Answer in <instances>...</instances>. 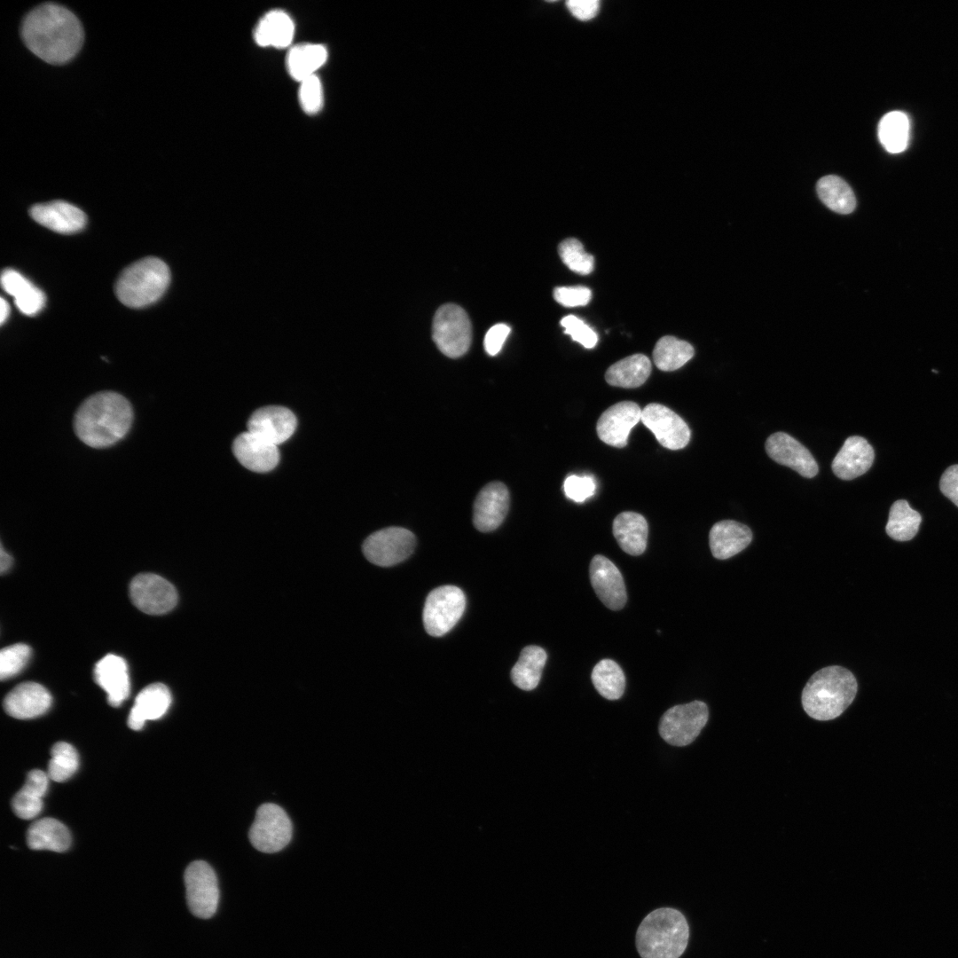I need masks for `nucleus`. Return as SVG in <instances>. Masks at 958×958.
Segmentation results:
<instances>
[{
    "label": "nucleus",
    "instance_id": "1",
    "mask_svg": "<svg viewBox=\"0 0 958 958\" xmlns=\"http://www.w3.org/2000/svg\"><path fill=\"white\" fill-rule=\"evenodd\" d=\"M21 33L27 48L51 64L69 61L83 42L79 20L56 4H44L31 11L23 21Z\"/></svg>",
    "mask_w": 958,
    "mask_h": 958
},
{
    "label": "nucleus",
    "instance_id": "2",
    "mask_svg": "<svg viewBox=\"0 0 958 958\" xmlns=\"http://www.w3.org/2000/svg\"><path fill=\"white\" fill-rule=\"evenodd\" d=\"M130 403L113 391L96 393L78 408L74 420L76 436L93 448H106L122 440L133 422Z\"/></svg>",
    "mask_w": 958,
    "mask_h": 958
},
{
    "label": "nucleus",
    "instance_id": "3",
    "mask_svg": "<svg viewBox=\"0 0 958 958\" xmlns=\"http://www.w3.org/2000/svg\"><path fill=\"white\" fill-rule=\"evenodd\" d=\"M858 690L854 675L847 669L833 665L816 671L802 691V706L806 714L821 721L839 717L852 703Z\"/></svg>",
    "mask_w": 958,
    "mask_h": 958
},
{
    "label": "nucleus",
    "instance_id": "4",
    "mask_svg": "<svg viewBox=\"0 0 958 958\" xmlns=\"http://www.w3.org/2000/svg\"><path fill=\"white\" fill-rule=\"evenodd\" d=\"M688 939L686 916L676 908L664 907L642 919L635 933V946L640 958H679Z\"/></svg>",
    "mask_w": 958,
    "mask_h": 958
},
{
    "label": "nucleus",
    "instance_id": "5",
    "mask_svg": "<svg viewBox=\"0 0 958 958\" xmlns=\"http://www.w3.org/2000/svg\"><path fill=\"white\" fill-rule=\"evenodd\" d=\"M169 280V269L163 261L145 257L121 273L115 293L124 305L142 308L156 302L166 291Z\"/></svg>",
    "mask_w": 958,
    "mask_h": 958
},
{
    "label": "nucleus",
    "instance_id": "6",
    "mask_svg": "<svg viewBox=\"0 0 958 958\" xmlns=\"http://www.w3.org/2000/svg\"><path fill=\"white\" fill-rule=\"evenodd\" d=\"M432 337L444 355L451 358L463 356L472 342V325L465 310L454 303L439 307L433 320Z\"/></svg>",
    "mask_w": 958,
    "mask_h": 958
},
{
    "label": "nucleus",
    "instance_id": "7",
    "mask_svg": "<svg viewBox=\"0 0 958 958\" xmlns=\"http://www.w3.org/2000/svg\"><path fill=\"white\" fill-rule=\"evenodd\" d=\"M708 718V706L702 701L675 705L662 716L659 734L671 745L686 746L700 734Z\"/></svg>",
    "mask_w": 958,
    "mask_h": 958
},
{
    "label": "nucleus",
    "instance_id": "8",
    "mask_svg": "<svg viewBox=\"0 0 958 958\" xmlns=\"http://www.w3.org/2000/svg\"><path fill=\"white\" fill-rule=\"evenodd\" d=\"M466 607V598L454 585H443L432 590L425 601L423 624L426 632L434 637L447 633L459 620Z\"/></svg>",
    "mask_w": 958,
    "mask_h": 958
},
{
    "label": "nucleus",
    "instance_id": "9",
    "mask_svg": "<svg viewBox=\"0 0 958 958\" xmlns=\"http://www.w3.org/2000/svg\"><path fill=\"white\" fill-rule=\"evenodd\" d=\"M187 905L191 913L200 919H209L216 912L219 888L216 875L203 860L188 865L184 875Z\"/></svg>",
    "mask_w": 958,
    "mask_h": 958
},
{
    "label": "nucleus",
    "instance_id": "10",
    "mask_svg": "<svg viewBox=\"0 0 958 958\" xmlns=\"http://www.w3.org/2000/svg\"><path fill=\"white\" fill-rule=\"evenodd\" d=\"M248 835L255 849L267 853L276 852L290 842L292 823L280 806L266 803L257 809Z\"/></svg>",
    "mask_w": 958,
    "mask_h": 958
},
{
    "label": "nucleus",
    "instance_id": "11",
    "mask_svg": "<svg viewBox=\"0 0 958 958\" xmlns=\"http://www.w3.org/2000/svg\"><path fill=\"white\" fill-rule=\"evenodd\" d=\"M415 536L401 527H389L371 534L363 544L365 558L378 566H392L407 559L414 550Z\"/></svg>",
    "mask_w": 958,
    "mask_h": 958
},
{
    "label": "nucleus",
    "instance_id": "12",
    "mask_svg": "<svg viewBox=\"0 0 958 958\" xmlns=\"http://www.w3.org/2000/svg\"><path fill=\"white\" fill-rule=\"evenodd\" d=\"M133 604L142 612L161 615L170 611L177 602L174 585L165 578L152 573L136 576L130 585Z\"/></svg>",
    "mask_w": 958,
    "mask_h": 958
},
{
    "label": "nucleus",
    "instance_id": "13",
    "mask_svg": "<svg viewBox=\"0 0 958 958\" xmlns=\"http://www.w3.org/2000/svg\"><path fill=\"white\" fill-rule=\"evenodd\" d=\"M640 420L652 431L658 443L667 449H682L690 440L691 433L686 421L661 404L646 405L641 412Z\"/></svg>",
    "mask_w": 958,
    "mask_h": 958
},
{
    "label": "nucleus",
    "instance_id": "14",
    "mask_svg": "<svg viewBox=\"0 0 958 958\" xmlns=\"http://www.w3.org/2000/svg\"><path fill=\"white\" fill-rule=\"evenodd\" d=\"M641 410L632 401L616 403L600 416L596 430L599 438L614 447H624L627 444L631 429L640 420Z\"/></svg>",
    "mask_w": 958,
    "mask_h": 958
},
{
    "label": "nucleus",
    "instance_id": "15",
    "mask_svg": "<svg viewBox=\"0 0 958 958\" xmlns=\"http://www.w3.org/2000/svg\"><path fill=\"white\" fill-rule=\"evenodd\" d=\"M766 451L775 462L790 467L804 477L812 478L818 474L819 467L811 452L787 433L772 434L766 441Z\"/></svg>",
    "mask_w": 958,
    "mask_h": 958
},
{
    "label": "nucleus",
    "instance_id": "16",
    "mask_svg": "<svg viewBox=\"0 0 958 958\" xmlns=\"http://www.w3.org/2000/svg\"><path fill=\"white\" fill-rule=\"evenodd\" d=\"M589 574L592 586L601 601L610 609H621L627 595L617 567L605 556L597 554L591 561Z\"/></svg>",
    "mask_w": 958,
    "mask_h": 958
},
{
    "label": "nucleus",
    "instance_id": "17",
    "mask_svg": "<svg viewBox=\"0 0 958 958\" xmlns=\"http://www.w3.org/2000/svg\"><path fill=\"white\" fill-rule=\"evenodd\" d=\"M509 508V492L505 484L492 482L478 493L473 510L475 527L483 532L496 530L505 520Z\"/></svg>",
    "mask_w": 958,
    "mask_h": 958
},
{
    "label": "nucleus",
    "instance_id": "18",
    "mask_svg": "<svg viewBox=\"0 0 958 958\" xmlns=\"http://www.w3.org/2000/svg\"><path fill=\"white\" fill-rule=\"evenodd\" d=\"M295 428V416L290 410L281 406L260 408L247 421V431L277 446L287 441Z\"/></svg>",
    "mask_w": 958,
    "mask_h": 958
},
{
    "label": "nucleus",
    "instance_id": "19",
    "mask_svg": "<svg viewBox=\"0 0 958 958\" xmlns=\"http://www.w3.org/2000/svg\"><path fill=\"white\" fill-rule=\"evenodd\" d=\"M51 702V695L44 687L28 681L18 685L7 694L4 709L15 718L28 719L44 714Z\"/></svg>",
    "mask_w": 958,
    "mask_h": 958
},
{
    "label": "nucleus",
    "instance_id": "20",
    "mask_svg": "<svg viewBox=\"0 0 958 958\" xmlns=\"http://www.w3.org/2000/svg\"><path fill=\"white\" fill-rule=\"evenodd\" d=\"M232 452L242 466L254 472H268L279 459L277 445L249 431L235 438Z\"/></svg>",
    "mask_w": 958,
    "mask_h": 958
},
{
    "label": "nucleus",
    "instance_id": "21",
    "mask_svg": "<svg viewBox=\"0 0 958 958\" xmlns=\"http://www.w3.org/2000/svg\"><path fill=\"white\" fill-rule=\"evenodd\" d=\"M94 678L113 707L120 706L128 698L130 682L128 665L122 657L109 654L101 658L95 665Z\"/></svg>",
    "mask_w": 958,
    "mask_h": 958
},
{
    "label": "nucleus",
    "instance_id": "22",
    "mask_svg": "<svg viewBox=\"0 0 958 958\" xmlns=\"http://www.w3.org/2000/svg\"><path fill=\"white\" fill-rule=\"evenodd\" d=\"M29 214L41 225L59 233L79 232L86 224L84 213L63 200L35 204L30 208Z\"/></svg>",
    "mask_w": 958,
    "mask_h": 958
},
{
    "label": "nucleus",
    "instance_id": "23",
    "mask_svg": "<svg viewBox=\"0 0 958 958\" xmlns=\"http://www.w3.org/2000/svg\"><path fill=\"white\" fill-rule=\"evenodd\" d=\"M875 459L873 447L861 436L848 437L834 458L831 468L836 476L852 480L865 474Z\"/></svg>",
    "mask_w": 958,
    "mask_h": 958
},
{
    "label": "nucleus",
    "instance_id": "24",
    "mask_svg": "<svg viewBox=\"0 0 958 958\" xmlns=\"http://www.w3.org/2000/svg\"><path fill=\"white\" fill-rule=\"evenodd\" d=\"M171 704V694L161 683H153L142 689L137 695L128 718L132 730H140L147 720L161 718Z\"/></svg>",
    "mask_w": 958,
    "mask_h": 958
},
{
    "label": "nucleus",
    "instance_id": "25",
    "mask_svg": "<svg viewBox=\"0 0 958 958\" xmlns=\"http://www.w3.org/2000/svg\"><path fill=\"white\" fill-rule=\"evenodd\" d=\"M751 540L750 529L733 520L716 522L709 533L711 554L718 560H726L737 554L745 549Z\"/></svg>",
    "mask_w": 958,
    "mask_h": 958
},
{
    "label": "nucleus",
    "instance_id": "26",
    "mask_svg": "<svg viewBox=\"0 0 958 958\" xmlns=\"http://www.w3.org/2000/svg\"><path fill=\"white\" fill-rule=\"evenodd\" d=\"M294 35V21L282 10H272L264 14L254 30L255 42L262 47L287 48L292 43Z\"/></svg>",
    "mask_w": 958,
    "mask_h": 958
},
{
    "label": "nucleus",
    "instance_id": "27",
    "mask_svg": "<svg viewBox=\"0 0 958 958\" xmlns=\"http://www.w3.org/2000/svg\"><path fill=\"white\" fill-rule=\"evenodd\" d=\"M3 289L14 298L19 310L27 316L37 314L44 306V294L21 273L5 269L1 275Z\"/></svg>",
    "mask_w": 958,
    "mask_h": 958
},
{
    "label": "nucleus",
    "instance_id": "28",
    "mask_svg": "<svg viewBox=\"0 0 958 958\" xmlns=\"http://www.w3.org/2000/svg\"><path fill=\"white\" fill-rule=\"evenodd\" d=\"M613 534L624 552L631 555L643 554L647 546L648 527L646 519L635 512H623L613 521Z\"/></svg>",
    "mask_w": 958,
    "mask_h": 958
},
{
    "label": "nucleus",
    "instance_id": "29",
    "mask_svg": "<svg viewBox=\"0 0 958 958\" xmlns=\"http://www.w3.org/2000/svg\"><path fill=\"white\" fill-rule=\"evenodd\" d=\"M49 779L41 770L35 769L27 773L25 784L12 801V810L18 817L29 820L40 813Z\"/></svg>",
    "mask_w": 958,
    "mask_h": 958
},
{
    "label": "nucleus",
    "instance_id": "30",
    "mask_svg": "<svg viewBox=\"0 0 958 958\" xmlns=\"http://www.w3.org/2000/svg\"><path fill=\"white\" fill-rule=\"evenodd\" d=\"M27 843L32 850L62 852L69 848L71 836L68 828L59 821L43 818L35 821L28 828Z\"/></svg>",
    "mask_w": 958,
    "mask_h": 958
},
{
    "label": "nucleus",
    "instance_id": "31",
    "mask_svg": "<svg viewBox=\"0 0 958 958\" xmlns=\"http://www.w3.org/2000/svg\"><path fill=\"white\" fill-rule=\"evenodd\" d=\"M651 373V362L643 354L626 357L609 367L606 381L614 387L634 389L641 386Z\"/></svg>",
    "mask_w": 958,
    "mask_h": 958
},
{
    "label": "nucleus",
    "instance_id": "32",
    "mask_svg": "<svg viewBox=\"0 0 958 958\" xmlns=\"http://www.w3.org/2000/svg\"><path fill=\"white\" fill-rule=\"evenodd\" d=\"M327 59L326 48L318 43H300L291 47L287 54L286 66L290 76L301 82L320 68Z\"/></svg>",
    "mask_w": 958,
    "mask_h": 958
},
{
    "label": "nucleus",
    "instance_id": "33",
    "mask_svg": "<svg viewBox=\"0 0 958 958\" xmlns=\"http://www.w3.org/2000/svg\"><path fill=\"white\" fill-rule=\"evenodd\" d=\"M546 658L544 648L535 645L525 647L511 671L514 684L525 691L534 689L539 683Z\"/></svg>",
    "mask_w": 958,
    "mask_h": 958
},
{
    "label": "nucleus",
    "instance_id": "34",
    "mask_svg": "<svg viewBox=\"0 0 958 958\" xmlns=\"http://www.w3.org/2000/svg\"><path fill=\"white\" fill-rule=\"evenodd\" d=\"M816 189L821 200L831 210L839 214H850L854 210L855 195L841 177L825 176L818 181Z\"/></svg>",
    "mask_w": 958,
    "mask_h": 958
},
{
    "label": "nucleus",
    "instance_id": "35",
    "mask_svg": "<svg viewBox=\"0 0 958 958\" xmlns=\"http://www.w3.org/2000/svg\"><path fill=\"white\" fill-rule=\"evenodd\" d=\"M693 346L674 336H664L655 345L653 359L656 366L665 372L677 370L694 356Z\"/></svg>",
    "mask_w": 958,
    "mask_h": 958
},
{
    "label": "nucleus",
    "instance_id": "36",
    "mask_svg": "<svg viewBox=\"0 0 958 958\" xmlns=\"http://www.w3.org/2000/svg\"><path fill=\"white\" fill-rule=\"evenodd\" d=\"M921 522V514L907 500L899 499L891 506L885 530L894 540L907 541L916 535Z\"/></svg>",
    "mask_w": 958,
    "mask_h": 958
},
{
    "label": "nucleus",
    "instance_id": "37",
    "mask_svg": "<svg viewBox=\"0 0 958 958\" xmlns=\"http://www.w3.org/2000/svg\"><path fill=\"white\" fill-rule=\"evenodd\" d=\"M591 678L598 693L608 700H617L624 692V673L611 659L601 660L593 667Z\"/></svg>",
    "mask_w": 958,
    "mask_h": 958
},
{
    "label": "nucleus",
    "instance_id": "38",
    "mask_svg": "<svg viewBox=\"0 0 958 958\" xmlns=\"http://www.w3.org/2000/svg\"><path fill=\"white\" fill-rule=\"evenodd\" d=\"M878 136L883 146L891 153L904 151L909 137L907 116L899 111L886 114L880 121Z\"/></svg>",
    "mask_w": 958,
    "mask_h": 958
},
{
    "label": "nucleus",
    "instance_id": "39",
    "mask_svg": "<svg viewBox=\"0 0 958 958\" xmlns=\"http://www.w3.org/2000/svg\"><path fill=\"white\" fill-rule=\"evenodd\" d=\"M51 756L47 772L51 780L64 781L77 771L79 757L71 744L65 742L55 743L51 750Z\"/></svg>",
    "mask_w": 958,
    "mask_h": 958
},
{
    "label": "nucleus",
    "instance_id": "40",
    "mask_svg": "<svg viewBox=\"0 0 958 958\" xmlns=\"http://www.w3.org/2000/svg\"><path fill=\"white\" fill-rule=\"evenodd\" d=\"M561 261L572 271L580 275H588L594 267V258L586 253L582 243L575 238H568L558 246Z\"/></svg>",
    "mask_w": 958,
    "mask_h": 958
},
{
    "label": "nucleus",
    "instance_id": "41",
    "mask_svg": "<svg viewBox=\"0 0 958 958\" xmlns=\"http://www.w3.org/2000/svg\"><path fill=\"white\" fill-rule=\"evenodd\" d=\"M31 656L29 646L18 643L4 648L0 652V678L10 679L22 671Z\"/></svg>",
    "mask_w": 958,
    "mask_h": 958
},
{
    "label": "nucleus",
    "instance_id": "42",
    "mask_svg": "<svg viewBox=\"0 0 958 958\" xmlns=\"http://www.w3.org/2000/svg\"><path fill=\"white\" fill-rule=\"evenodd\" d=\"M299 101L308 114H315L323 106V88L319 78L314 75L300 82Z\"/></svg>",
    "mask_w": 958,
    "mask_h": 958
},
{
    "label": "nucleus",
    "instance_id": "43",
    "mask_svg": "<svg viewBox=\"0 0 958 958\" xmlns=\"http://www.w3.org/2000/svg\"><path fill=\"white\" fill-rule=\"evenodd\" d=\"M561 325L564 327V333L572 337L575 342H579L586 349L593 348L597 342V334L583 320L573 315L564 317L561 320Z\"/></svg>",
    "mask_w": 958,
    "mask_h": 958
},
{
    "label": "nucleus",
    "instance_id": "44",
    "mask_svg": "<svg viewBox=\"0 0 958 958\" xmlns=\"http://www.w3.org/2000/svg\"><path fill=\"white\" fill-rule=\"evenodd\" d=\"M565 494L576 502H583L595 492V482L591 476L570 475L563 484Z\"/></svg>",
    "mask_w": 958,
    "mask_h": 958
},
{
    "label": "nucleus",
    "instance_id": "45",
    "mask_svg": "<svg viewBox=\"0 0 958 958\" xmlns=\"http://www.w3.org/2000/svg\"><path fill=\"white\" fill-rule=\"evenodd\" d=\"M591 297V290L583 286L559 287L554 290V300L565 307L585 306Z\"/></svg>",
    "mask_w": 958,
    "mask_h": 958
},
{
    "label": "nucleus",
    "instance_id": "46",
    "mask_svg": "<svg viewBox=\"0 0 958 958\" xmlns=\"http://www.w3.org/2000/svg\"><path fill=\"white\" fill-rule=\"evenodd\" d=\"M511 332L509 326L499 323L492 326L486 333L483 341L484 349L490 356L497 355L502 349Z\"/></svg>",
    "mask_w": 958,
    "mask_h": 958
},
{
    "label": "nucleus",
    "instance_id": "47",
    "mask_svg": "<svg viewBox=\"0 0 958 958\" xmlns=\"http://www.w3.org/2000/svg\"><path fill=\"white\" fill-rule=\"evenodd\" d=\"M939 487L941 492L958 506V465H953L945 470Z\"/></svg>",
    "mask_w": 958,
    "mask_h": 958
},
{
    "label": "nucleus",
    "instance_id": "48",
    "mask_svg": "<svg viewBox=\"0 0 958 958\" xmlns=\"http://www.w3.org/2000/svg\"><path fill=\"white\" fill-rule=\"evenodd\" d=\"M566 4L572 15L580 20H592L600 8V2L597 0H569Z\"/></svg>",
    "mask_w": 958,
    "mask_h": 958
},
{
    "label": "nucleus",
    "instance_id": "49",
    "mask_svg": "<svg viewBox=\"0 0 958 958\" xmlns=\"http://www.w3.org/2000/svg\"><path fill=\"white\" fill-rule=\"evenodd\" d=\"M12 564V556L8 553H6L4 551L3 546H1V552H0V571H1V573L4 574V572H6L11 568Z\"/></svg>",
    "mask_w": 958,
    "mask_h": 958
},
{
    "label": "nucleus",
    "instance_id": "50",
    "mask_svg": "<svg viewBox=\"0 0 958 958\" xmlns=\"http://www.w3.org/2000/svg\"><path fill=\"white\" fill-rule=\"evenodd\" d=\"M9 312H10V307H9V304H8V302H6V301H5V300H4V298H1V304H0V323H1L2 325H3V324L4 323V321H5L6 319H7V318H8V316H9Z\"/></svg>",
    "mask_w": 958,
    "mask_h": 958
}]
</instances>
